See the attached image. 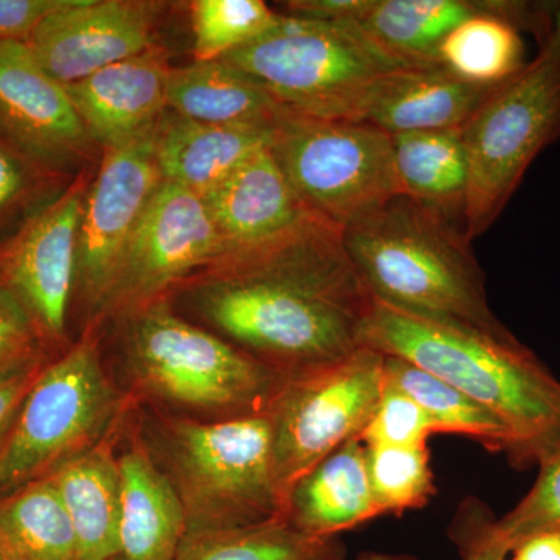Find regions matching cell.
Masks as SVG:
<instances>
[{"instance_id": "484cf974", "label": "cell", "mask_w": 560, "mask_h": 560, "mask_svg": "<svg viewBox=\"0 0 560 560\" xmlns=\"http://www.w3.org/2000/svg\"><path fill=\"white\" fill-rule=\"evenodd\" d=\"M390 138L400 197L438 210L464 228L469 161L463 130L410 132Z\"/></svg>"}, {"instance_id": "e0dca14e", "label": "cell", "mask_w": 560, "mask_h": 560, "mask_svg": "<svg viewBox=\"0 0 560 560\" xmlns=\"http://www.w3.org/2000/svg\"><path fill=\"white\" fill-rule=\"evenodd\" d=\"M202 200L226 246L224 254L276 241L313 219L291 189L270 143Z\"/></svg>"}, {"instance_id": "ba28073f", "label": "cell", "mask_w": 560, "mask_h": 560, "mask_svg": "<svg viewBox=\"0 0 560 560\" xmlns=\"http://www.w3.org/2000/svg\"><path fill=\"white\" fill-rule=\"evenodd\" d=\"M463 139L469 161L464 232L474 242L499 220L541 151L560 140L559 31L492 91L463 128Z\"/></svg>"}, {"instance_id": "ffe728a7", "label": "cell", "mask_w": 560, "mask_h": 560, "mask_svg": "<svg viewBox=\"0 0 560 560\" xmlns=\"http://www.w3.org/2000/svg\"><path fill=\"white\" fill-rule=\"evenodd\" d=\"M550 2L492 0L490 9L464 21L441 47V65L471 83L495 86L525 68L522 32L539 40L550 28Z\"/></svg>"}, {"instance_id": "30bf717a", "label": "cell", "mask_w": 560, "mask_h": 560, "mask_svg": "<svg viewBox=\"0 0 560 560\" xmlns=\"http://www.w3.org/2000/svg\"><path fill=\"white\" fill-rule=\"evenodd\" d=\"M385 388V355L361 348L285 378L268 408L272 471L287 508L293 486L366 429Z\"/></svg>"}, {"instance_id": "5bb4252c", "label": "cell", "mask_w": 560, "mask_h": 560, "mask_svg": "<svg viewBox=\"0 0 560 560\" xmlns=\"http://www.w3.org/2000/svg\"><path fill=\"white\" fill-rule=\"evenodd\" d=\"M156 5L139 0H69L25 40L44 70L61 84L138 57L154 44Z\"/></svg>"}, {"instance_id": "52a82bcc", "label": "cell", "mask_w": 560, "mask_h": 560, "mask_svg": "<svg viewBox=\"0 0 560 560\" xmlns=\"http://www.w3.org/2000/svg\"><path fill=\"white\" fill-rule=\"evenodd\" d=\"M221 61L257 81L291 113L341 120H360L377 84L408 68L372 46L350 22L282 13L275 27Z\"/></svg>"}, {"instance_id": "5b68a950", "label": "cell", "mask_w": 560, "mask_h": 560, "mask_svg": "<svg viewBox=\"0 0 560 560\" xmlns=\"http://www.w3.org/2000/svg\"><path fill=\"white\" fill-rule=\"evenodd\" d=\"M132 418L143 448L178 499L186 533L285 517L272 471L267 412L197 422L135 408Z\"/></svg>"}, {"instance_id": "603a6c76", "label": "cell", "mask_w": 560, "mask_h": 560, "mask_svg": "<svg viewBox=\"0 0 560 560\" xmlns=\"http://www.w3.org/2000/svg\"><path fill=\"white\" fill-rule=\"evenodd\" d=\"M124 430L49 477L72 523L79 560H109L119 548Z\"/></svg>"}, {"instance_id": "8d00e7d4", "label": "cell", "mask_w": 560, "mask_h": 560, "mask_svg": "<svg viewBox=\"0 0 560 560\" xmlns=\"http://www.w3.org/2000/svg\"><path fill=\"white\" fill-rule=\"evenodd\" d=\"M69 0H0V40L25 43L36 27Z\"/></svg>"}, {"instance_id": "1f68e13d", "label": "cell", "mask_w": 560, "mask_h": 560, "mask_svg": "<svg viewBox=\"0 0 560 560\" xmlns=\"http://www.w3.org/2000/svg\"><path fill=\"white\" fill-rule=\"evenodd\" d=\"M539 475L533 488L497 525L511 547L530 534L560 529V442L537 459Z\"/></svg>"}, {"instance_id": "4fadbf2b", "label": "cell", "mask_w": 560, "mask_h": 560, "mask_svg": "<svg viewBox=\"0 0 560 560\" xmlns=\"http://www.w3.org/2000/svg\"><path fill=\"white\" fill-rule=\"evenodd\" d=\"M88 189L90 184L81 176L0 246V287L27 308L44 340L57 353L72 345L70 305Z\"/></svg>"}, {"instance_id": "8fae6325", "label": "cell", "mask_w": 560, "mask_h": 560, "mask_svg": "<svg viewBox=\"0 0 560 560\" xmlns=\"http://www.w3.org/2000/svg\"><path fill=\"white\" fill-rule=\"evenodd\" d=\"M221 238L205 200L162 180L121 253L95 329L167 298L183 280L223 256Z\"/></svg>"}, {"instance_id": "7402d4cb", "label": "cell", "mask_w": 560, "mask_h": 560, "mask_svg": "<svg viewBox=\"0 0 560 560\" xmlns=\"http://www.w3.org/2000/svg\"><path fill=\"white\" fill-rule=\"evenodd\" d=\"M381 515L368 475L366 445L352 438L293 486L283 518L307 536L334 539Z\"/></svg>"}, {"instance_id": "d4e9b609", "label": "cell", "mask_w": 560, "mask_h": 560, "mask_svg": "<svg viewBox=\"0 0 560 560\" xmlns=\"http://www.w3.org/2000/svg\"><path fill=\"white\" fill-rule=\"evenodd\" d=\"M167 109L195 121L243 127H272L283 110L257 81L221 60L172 69Z\"/></svg>"}, {"instance_id": "f1b7e54d", "label": "cell", "mask_w": 560, "mask_h": 560, "mask_svg": "<svg viewBox=\"0 0 560 560\" xmlns=\"http://www.w3.org/2000/svg\"><path fill=\"white\" fill-rule=\"evenodd\" d=\"M178 560H346L338 537L319 539L283 518L241 528L186 533Z\"/></svg>"}, {"instance_id": "277c9868", "label": "cell", "mask_w": 560, "mask_h": 560, "mask_svg": "<svg viewBox=\"0 0 560 560\" xmlns=\"http://www.w3.org/2000/svg\"><path fill=\"white\" fill-rule=\"evenodd\" d=\"M374 300L438 323L511 337L490 311L485 275L463 224L396 197L342 231Z\"/></svg>"}, {"instance_id": "d6986e66", "label": "cell", "mask_w": 560, "mask_h": 560, "mask_svg": "<svg viewBox=\"0 0 560 560\" xmlns=\"http://www.w3.org/2000/svg\"><path fill=\"white\" fill-rule=\"evenodd\" d=\"M132 410L119 445V548L109 560H178L186 522L178 499L143 448Z\"/></svg>"}, {"instance_id": "60d3db41", "label": "cell", "mask_w": 560, "mask_h": 560, "mask_svg": "<svg viewBox=\"0 0 560 560\" xmlns=\"http://www.w3.org/2000/svg\"><path fill=\"white\" fill-rule=\"evenodd\" d=\"M0 560H7V556L3 555L2 548H0Z\"/></svg>"}, {"instance_id": "74e56055", "label": "cell", "mask_w": 560, "mask_h": 560, "mask_svg": "<svg viewBox=\"0 0 560 560\" xmlns=\"http://www.w3.org/2000/svg\"><path fill=\"white\" fill-rule=\"evenodd\" d=\"M50 360L33 364V366L25 368V370L0 375V445L5 440L11 423L16 419L25 397L31 393L40 372Z\"/></svg>"}, {"instance_id": "7c38bea8", "label": "cell", "mask_w": 560, "mask_h": 560, "mask_svg": "<svg viewBox=\"0 0 560 560\" xmlns=\"http://www.w3.org/2000/svg\"><path fill=\"white\" fill-rule=\"evenodd\" d=\"M156 125L105 149L101 171L84 198L70 305V316L79 313L83 330L97 320L121 253L164 180L154 156Z\"/></svg>"}, {"instance_id": "e575fe53", "label": "cell", "mask_w": 560, "mask_h": 560, "mask_svg": "<svg viewBox=\"0 0 560 560\" xmlns=\"http://www.w3.org/2000/svg\"><path fill=\"white\" fill-rule=\"evenodd\" d=\"M448 536L458 548L460 560H506L512 551L492 512L474 499L459 508Z\"/></svg>"}, {"instance_id": "9c48e42d", "label": "cell", "mask_w": 560, "mask_h": 560, "mask_svg": "<svg viewBox=\"0 0 560 560\" xmlns=\"http://www.w3.org/2000/svg\"><path fill=\"white\" fill-rule=\"evenodd\" d=\"M270 147L304 209L335 230H348L399 197L393 138L368 121L283 108Z\"/></svg>"}, {"instance_id": "4dcf8cb0", "label": "cell", "mask_w": 560, "mask_h": 560, "mask_svg": "<svg viewBox=\"0 0 560 560\" xmlns=\"http://www.w3.org/2000/svg\"><path fill=\"white\" fill-rule=\"evenodd\" d=\"M366 466L382 515L420 510L436 493L427 445H366Z\"/></svg>"}, {"instance_id": "ac0fdd59", "label": "cell", "mask_w": 560, "mask_h": 560, "mask_svg": "<svg viewBox=\"0 0 560 560\" xmlns=\"http://www.w3.org/2000/svg\"><path fill=\"white\" fill-rule=\"evenodd\" d=\"M497 86L471 83L442 65L408 66L377 84L360 120L390 136L463 130Z\"/></svg>"}, {"instance_id": "d6a6232c", "label": "cell", "mask_w": 560, "mask_h": 560, "mask_svg": "<svg viewBox=\"0 0 560 560\" xmlns=\"http://www.w3.org/2000/svg\"><path fill=\"white\" fill-rule=\"evenodd\" d=\"M438 433L436 423L422 407L385 383L381 400L360 440L364 445L416 447L427 445L431 434Z\"/></svg>"}, {"instance_id": "83f0119b", "label": "cell", "mask_w": 560, "mask_h": 560, "mask_svg": "<svg viewBox=\"0 0 560 560\" xmlns=\"http://www.w3.org/2000/svg\"><path fill=\"white\" fill-rule=\"evenodd\" d=\"M0 548L7 560H79L72 523L50 478L0 499Z\"/></svg>"}, {"instance_id": "836d02e7", "label": "cell", "mask_w": 560, "mask_h": 560, "mask_svg": "<svg viewBox=\"0 0 560 560\" xmlns=\"http://www.w3.org/2000/svg\"><path fill=\"white\" fill-rule=\"evenodd\" d=\"M65 352V350H62ZM60 355L47 345L21 301L0 287V375Z\"/></svg>"}, {"instance_id": "44dd1931", "label": "cell", "mask_w": 560, "mask_h": 560, "mask_svg": "<svg viewBox=\"0 0 560 560\" xmlns=\"http://www.w3.org/2000/svg\"><path fill=\"white\" fill-rule=\"evenodd\" d=\"M272 127L213 125L165 110L158 120L154 156L162 179L205 198L238 165L271 143Z\"/></svg>"}, {"instance_id": "2e32d148", "label": "cell", "mask_w": 560, "mask_h": 560, "mask_svg": "<svg viewBox=\"0 0 560 560\" xmlns=\"http://www.w3.org/2000/svg\"><path fill=\"white\" fill-rule=\"evenodd\" d=\"M172 69L167 51L156 46L68 84L70 101L92 142L109 149L154 127L167 110Z\"/></svg>"}, {"instance_id": "9a60e30c", "label": "cell", "mask_w": 560, "mask_h": 560, "mask_svg": "<svg viewBox=\"0 0 560 560\" xmlns=\"http://www.w3.org/2000/svg\"><path fill=\"white\" fill-rule=\"evenodd\" d=\"M0 127L43 164L72 162L92 142L65 84L44 70L22 40H0Z\"/></svg>"}, {"instance_id": "cb8c5ba5", "label": "cell", "mask_w": 560, "mask_h": 560, "mask_svg": "<svg viewBox=\"0 0 560 560\" xmlns=\"http://www.w3.org/2000/svg\"><path fill=\"white\" fill-rule=\"evenodd\" d=\"M492 0H364L350 24L404 66L441 65V47L458 25Z\"/></svg>"}, {"instance_id": "f35d334b", "label": "cell", "mask_w": 560, "mask_h": 560, "mask_svg": "<svg viewBox=\"0 0 560 560\" xmlns=\"http://www.w3.org/2000/svg\"><path fill=\"white\" fill-rule=\"evenodd\" d=\"M512 560H560V529L530 534L514 545Z\"/></svg>"}, {"instance_id": "6da1fadb", "label": "cell", "mask_w": 560, "mask_h": 560, "mask_svg": "<svg viewBox=\"0 0 560 560\" xmlns=\"http://www.w3.org/2000/svg\"><path fill=\"white\" fill-rule=\"evenodd\" d=\"M167 300L289 378L361 348L374 298L346 253L342 232L311 219L276 241L223 254Z\"/></svg>"}, {"instance_id": "d590c367", "label": "cell", "mask_w": 560, "mask_h": 560, "mask_svg": "<svg viewBox=\"0 0 560 560\" xmlns=\"http://www.w3.org/2000/svg\"><path fill=\"white\" fill-rule=\"evenodd\" d=\"M31 160L33 158L10 139L9 142L0 140V219L27 198L33 186Z\"/></svg>"}, {"instance_id": "4316f807", "label": "cell", "mask_w": 560, "mask_h": 560, "mask_svg": "<svg viewBox=\"0 0 560 560\" xmlns=\"http://www.w3.org/2000/svg\"><path fill=\"white\" fill-rule=\"evenodd\" d=\"M385 383L422 407L440 433L469 438L490 452L506 453L515 464L518 444L514 433L485 405L399 357L385 355Z\"/></svg>"}, {"instance_id": "7a4b0ae2", "label": "cell", "mask_w": 560, "mask_h": 560, "mask_svg": "<svg viewBox=\"0 0 560 560\" xmlns=\"http://www.w3.org/2000/svg\"><path fill=\"white\" fill-rule=\"evenodd\" d=\"M110 375L136 408L197 422L265 415L285 378L200 324L167 298L103 327ZM102 329V327H101Z\"/></svg>"}, {"instance_id": "ab89813d", "label": "cell", "mask_w": 560, "mask_h": 560, "mask_svg": "<svg viewBox=\"0 0 560 560\" xmlns=\"http://www.w3.org/2000/svg\"><path fill=\"white\" fill-rule=\"evenodd\" d=\"M355 560H418L411 555H394V552L366 551L361 552Z\"/></svg>"}, {"instance_id": "8992f818", "label": "cell", "mask_w": 560, "mask_h": 560, "mask_svg": "<svg viewBox=\"0 0 560 560\" xmlns=\"http://www.w3.org/2000/svg\"><path fill=\"white\" fill-rule=\"evenodd\" d=\"M135 408L110 375L101 330L88 327L44 366L11 423L0 445V499L101 445Z\"/></svg>"}, {"instance_id": "3957f363", "label": "cell", "mask_w": 560, "mask_h": 560, "mask_svg": "<svg viewBox=\"0 0 560 560\" xmlns=\"http://www.w3.org/2000/svg\"><path fill=\"white\" fill-rule=\"evenodd\" d=\"M361 346L410 361L485 405L514 433V466L560 442V382L514 335L495 337L410 315L372 300Z\"/></svg>"}, {"instance_id": "f546056e", "label": "cell", "mask_w": 560, "mask_h": 560, "mask_svg": "<svg viewBox=\"0 0 560 560\" xmlns=\"http://www.w3.org/2000/svg\"><path fill=\"white\" fill-rule=\"evenodd\" d=\"M279 20L280 13L261 0H194L195 61H219L260 38Z\"/></svg>"}]
</instances>
